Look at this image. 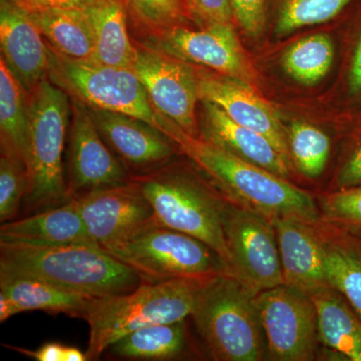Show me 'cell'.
Returning a JSON list of instances; mask_svg holds the SVG:
<instances>
[{
  "label": "cell",
  "instance_id": "obj_21",
  "mask_svg": "<svg viewBox=\"0 0 361 361\" xmlns=\"http://www.w3.org/2000/svg\"><path fill=\"white\" fill-rule=\"evenodd\" d=\"M318 317V336L324 346L344 360L361 361V319L331 287L310 294Z\"/></svg>",
  "mask_w": 361,
  "mask_h": 361
},
{
  "label": "cell",
  "instance_id": "obj_7",
  "mask_svg": "<svg viewBox=\"0 0 361 361\" xmlns=\"http://www.w3.org/2000/svg\"><path fill=\"white\" fill-rule=\"evenodd\" d=\"M104 250L146 283L180 278L206 279L228 273L223 259L204 242L156 225Z\"/></svg>",
  "mask_w": 361,
  "mask_h": 361
},
{
  "label": "cell",
  "instance_id": "obj_28",
  "mask_svg": "<svg viewBox=\"0 0 361 361\" xmlns=\"http://www.w3.org/2000/svg\"><path fill=\"white\" fill-rule=\"evenodd\" d=\"M325 268L329 287L361 319V246L353 242L325 246Z\"/></svg>",
  "mask_w": 361,
  "mask_h": 361
},
{
  "label": "cell",
  "instance_id": "obj_8",
  "mask_svg": "<svg viewBox=\"0 0 361 361\" xmlns=\"http://www.w3.org/2000/svg\"><path fill=\"white\" fill-rule=\"evenodd\" d=\"M47 78L85 106L135 116L161 132L165 116L154 108L133 68L75 61L49 47Z\"/></svg>",
  "mask_w": 361,
  "mask_h": 361
},
{
  "label": "cell",
  "instance_id": "obj_3",
  "mask_svg": "<svg viewBox=\"0 0 361 361\" xmlns=\"http://www.w3.org/2000/svg\"><path fill=\"white\" fill-rule=\"evenodd\" d=\"M206 279L142 282L127 293L96 297L84 318L90 327L87 360H99L118 339L135 330L184 322L193 312L197 292Z\"/></svg>",
  "mask_w": 361,
  "mask_h": 361
},
{
  "label": "cell",
  "instance_id": "obj_15",
  "mask_svg": "<svg viewBox=\"0 0 361 361\" xmlns=\"http://www.w3.org/2000/svg\"><path fill=\"white\" fill-rule=\"evenodd\" d=\"M196 70L200 101L216 104L235 123L264 135L292 163L288 133L274 108L252 85L202 66Z\"/></svg>",
  "mask_w": 361,
  "mask_h": 361
},
{
  "label": "cell",
  "instance_id": "obj_18",
  "mask_svg": "<svg viewBox=\"0 0 361 361\" xmlns=\"http://www.w3.org/2000/svg\"><path fill=\"white\" fill-rule=\"evenodd\" d=\"M270 221L276 232L284 284L307 294L329 287L325 245L308 222L296 217H274Z\"/></svg>",
  "mask_w": 361,
  "mask_h": 361
},
{
  "label": "cell",
  "instance_id": "obj_16",
  "mask_svg": "<svg viewBox=\"0 0 361 361\" xmlns=\"http://www.w3.org/2000/svg\"><path fill=\"white\" fill-rule=\"evenodd\" d=\"M85 106L104 142L130 176L132 171L137 176L163 167L174 156L177 146L149 123L125 114Z\"/></svg>",
  "mask_w": 361,
  "mask_h": 361
},
{
  "label": "cell",
  "instance_id": "obj_41",
  "mask_svg": "<svg viewBox=\"0 0 361 361\" xmlns=\"http://www.w3.org/2000/svg\"><path fill=\"white\" fill-rule=\"evenodd\" d=\"M87 355L77 348L66 346L65 361H85Z\"/></svg>",
  "mask_w": 361,
  "mask_h": 361
},
{
  "label": "cell",
  "instance_id": "obj_20",
  "mask_svg": "<svg viewBox=\"0 0 361 361\" xmlns=\"http://www.w3.org/2000/svg\"><path fill=\"white\" fill-rule=\"evenodd\" d=\"M0 243L32 246L96 245L90 239L75 198L23 219L2 223Z\"/></svg>",
  "mask_w": 361,
  "mask_h": 361
},
{
  "label": "cell",
  "instance_id": "obj_34",
  "mask_svg": "<svg viewBox=\"0 0 361 361\" xmlns=\"http://www.w3.org/2000/svg\"><path fill=\"white\" fill-rule=\"evenodd\" d=\"M234 20L251 39H258L267 25L271 0H230Z\"/></svg>",
  "mask_w": 361,
  "mask_h": 361
},
{
  "label": "cell",
  "instance_id": "obj_23",
  "mask_svg": "<svg viewBox=\"0 0 361 361\" xmlns=\"http://www.w3.org/2000/svg\"><path fill=\"white\" fill-rule=\"evenodd\" d=\"M0 292L13 301L18 313L44 311L49 314H66L85 318L96 297L66 290L33 278L0 276Z\"/></svg>",
  "mask_w": 361,
  "mask_h": 361
},
{
  "label": "cell",
  "instance_id": "obj_14",
  "mask_svg": "<svg viewBox=\"0 0 361 361\" xmlns=\"http://www.w3.org/2000/svg\"><path fill=\"white\" fill-rule=\"evenodd\" d=\"M68 195L71 198L92 190L125 184L132 176L109 148L87 106L71 99Z\"/></svg>",
  "mask_w": 361,
  "mask_h": 361
},
{
  "label": "cell",
  "instance_id": "obj_26",
  "mask_svg": "<svg viewBox=\"0 0 361 361\" xmlns=\"http://www.w3.org/2000/svg\"><path fill=\"white\" fill-rule=\"evenodd\" d=\"M186 346L184 322L161 323L135 330L110 348L118 357L139 360H171Z\"/></svg>",
  "mask_w": 361,
  "mask_h": 361
},
{
  "label": "cell",
  "instance_id": "obj_31",
  "mask_svg": "<svg viewBox=\"0 0 361 361\" xmlns=\"http://www.w3.org/2000/svg\"><path fill=\"white\" fill-rule=\"evenodd\" d=\"M28 191L25 166L16 157L1 153L0 158V222L16 217Z\"/></svg>",
  "mask_w": 361,
  "mask_h": 361
},
{
  "label": "cell",
  "instance_id": "obj_38",
  "mask_svg": "<svg viewBox=\"0 0 361 361\" xmlns=\"http://www.w3.org/2000/svg\"><path fill=\"white\" fill-rule=\"evenodd\" d=\"M9 348L37 361H65L66 346L56 342L45 343L37 350L14 348V346H9Z\"/></svg>",
  "mask_w": 361,
  "mask_h": 361
},
{
  "label": "cell",
  "instance_id": "obj_33",
  "mask_svg": "<svg viewBox=\"0 0 361 361\" xmlns=\"http://www.w3.org/2000/svg\"><path fill=\"white\" fill-rule=\"evenodd\" d=\"M322 207L330 220L361 231V185L329 195Z\"/></svg>",
  "mask_w": 361,
  "mask_h": 361
},
{
  "label": "cell",
  "instance_id": "obj_5",
  "mask_svg": "<svg viewBox=\"0 0 361 361\" xmlns=\"http://www.w3.org/2000/svg\"><path fill=\"white\" fill-rule=\"evenodd\" d=\"M70 97L49 78L28 94L30 166L25 201L35 210L70 201L63 165L71 116Z\"/></svg>",
  "mask_w": 361,
  "mask_h": 361
},
{
  "label": "cell",
  "instance_id": "obj_13",
  "mask_svg": "<svg viewBox=\"0 0 361 361\" xmlns=\"http://www.w3.org/2000/svg\"><path fill=\"white\" fill-rule=\"evenodd\" d=\"M90 239L104 249L159 225L151 204L134 179L75 197Z\"/></svg>",
  "mask_w": 361,
  "mask_h": 361
},
{
  "label": "cell",
  "instance_id": "obj_29",
  "mask_svg": "<svg viewBox=\"0 0 361 361\" xmlns=\"http://www.w3.org/2000/svg\"><path fill=\"white\" fill-rule=\"evenodd\" d=\"M275 32L288 35L306 26L334 20L355 0H274Z\"/></svg>",
  "mask_w": 361,
  "mask_h": 361
},
{
  "label": "cell",
  "instance_id": "obj_40",
  "mask_svg": "<svg viewBox=\"0 0 361 361\" xmlns=\"http://www.w3.org/2000/svg\"><path fill=\"white\" fill-rule=\"evenodd\" d=\"M16 314L18 312L11 299L0 292V322L4 323Z\"/></svg>",
  "mask_w": 361,
  "mask_h": 361
},
{
  "label": "cell",
  "instance_id": "obj_39",
  "mask_svg": "<svg viewBox=\"0 0 361 361\" xmlns=\"http://www.w3.org/2000/svg\"><path fill=\"white\" fill-rule=\"evenodd\" d=\"M349 89L351 94L361 92V37L353 54L351 63L350 73H349Z\"/></svg>",
  "mask_w": 361,
  "mask_h": 361
},
{
  "label": "cell",
  "instance_id": "obj_24",
  "mask_svg": "<svg viewBox=\"0 0 361 361\" xmlns=\"http://www.w3.org/2000/svg\"><path fill=\"white\" fill-rule=\"evenodd\" d=\"M26 13L52 51L75 61H94V32L85 9H49Z\"/></svg>",
  "mask_w": 361,
  "mask_h": 361
},
{
  "label": "cell",
  "instance_id": "obj_9",
  "mask_svg": "<svg viewBox=\"0 0 361 361\" xmlns=\"http://www.w3.org/2000/svg\"><path fill=\"white\" fill-rule=\"evenodd\" d=\"M269 220L238 204L226 205L228 273L255 294L284 284L276 232Z\"/></svg>",
  "mask_w": 361,
  "mask_h": 361
},
{
  "label": "cell",
  "instance_id": "obj_2",
  "mask_svg": "<svg viewBox=\"0 0 361 361\" xmlns=\"http://www.w3.org/2000/svg\"><path fill=\"white\" fill-rule=\"evenodd\" d=\"M0 276L33 278L92 297L127 293L142 283L134 271L94 244L0 243Z\"/></svg>",
  "mask_w": 361,
  "mask_h": 361
},
{
  "label": "cell",
  "instance_id": "obj_37",
  "mask_svg": "<svg viewBox=\"0 0 361 361\" xmlns=\"http://www.w3.org/2000/svg\"><path fill=\"white\" fill-rule=\"evenodd\" d=\"M336 185L339 190L361 185V142L342 166L337 176Z\"/></svg>",
  "mask_w": 361,
  "mask_h": 361
},
{
  "label": "cell",
  "instance_id": "obj_25",
  "mask_svg": "<svg viewBox=\"0 0 361 361\" xmlns=\"http://www.w3.org/2000/svg\"><path fill=\"white\" fill-rule=\"evenodd\" d=\"M0 135L1 153L30 166L28 94L0 59Z\"/></svg>",
  "mask_w": 361,
  "mask_h": 361
},
{
  "label": "cell",
  "instance_id": "obj_1",
  "mask_svg": "<svg viewBox=\"0 0 361 361\" xmlns=\"http://www.w3.org/2000/svg\"><path fill=\"white\" fill-rule=\"evenodd\" d=\"M166 120L161 132L236 204L269 219L296 217L308 223L317 220L318 210L310 194L214 142L188 134L169 118Z\"/></svg>",
  "mask_w": 361,
  "mask_h": 361
},
{
  "label": "cell",
  "instance_id": "obj_11",
  "mask_svg": "<svg viewBox=\"0 0 361 361\" xmlns=\"http://www.w3.org/2000/svg\"><path fill=\"white\" fill-rule=\"evenodd\" d=\"M256 304L271 360L314 357L319 341L318 317L310 294L282 284L256 294Z\"/></svg>",
  "mask_w": 361,
  "mask_h": 361
},
{
  "label": "cell",
  "instance_id": "obj_22",
  "mask_svg": "<svg viewBox=\"0 0 361 361\" xmlns=\"http://www.w3.org/2000/svg\"><path fill=\"white\" fill-rule=\"evenodd\" d=\"M85 11L94 32V61L132 68L135 44L130 39L125 4L121 0H99Z\"/></svg>",
  "mask_w": 361,
  "mask_h": 361
},
{
  "label": "cell",
  "instance_id": "obj_10",
  "mask_svg": "<svg viewBox=\"0 0 361 361\" xmlns=\"http://www.w3.org/2000/svg\"><path fill=\"white\" fill-rule=\"evenodd\" d=\"M139 44L185 63L237 78L253 87L257 85V73L233 25L197 30L184 25L171 26L149 32Z\"/></svg>",
  "mask_w": 361,
  "mask_h": 361
},
{
  "label": "cell",
  "instance_id": "obj_30",
  "mask_svg": "<svg viewBox=\"0 0 361 361\" xmlns=\"http://www.w3.org/2000/svg\"><path fill=\"white\" fill-rule=\"evenodd\" d=\"M288 145L292 163L301 174L310 179L322 174L331 148L329 135L311 123L296 121L288 130Z\"/></svg>",
  "mask_w": 361,
  "mask_h": 361
},
{
  "label": "cell",
  "instance_id": "obj_19",
  "mask_svg": "<svg viewBox=\"0 0 361 361\" xmlns=\"http://www.w3.org/2000/svg\"><path fill=\"white\" fill-rule=\"evenodd\" d=\"M201 102L203 104L202 139L214 142L283 179L290 177L291 161L284 158L267 137L235 123L216 104Z\"/></svg>",
  "mask_w": 361,
  "mask_h": 361
},
{
  "label": "cell",
  "instance_id": "obj_27",
  "mask_svg": "<svg viewBox=\"0 0 361 361\" xmlns=\"http://www.w3.org/2000/svg\"><path fill=\"white\" fill-rule=\"evenodd\" d=\"M334 59L329 35L317 33L298 40L282 56L285 73L299 84L314 85L326 77Z\"/></svg>",
  "mask_w": 361,
  "mask_h": 361
},
{
  "label": "cell",
  "instance_id": "obj_6",
  "mask_svg": "<svg viewBox=\"0 0 361 361\" xmlns=\"http://www.w3.org/2000/svg\"><path fill=\"white\" fill-rule=\"evenodd\" d=\"M165 166L132 177L151 204L159 225L204 242L229 269L224 232L227 202L191 176Z\"/></svg>",
  "mask_w": 361,
  "mask_h": 361
},
{
  "label": "cell",
  "instance_id": "obj_17",
  "mask_svg": "<svg viewBox=\"0 0 361 361\" xmlns=\"http://www.w3.org/2000/svg\"><path fill=\"white\" fill-rule=\"evenodd\" d=\"M1 59L27 94L47 78L49 45L25 11L0 0Z\"/></svg>",
  "mask_w": 361,
  "mask_h": 361
},
{
  "label": "cell",
  "instance_id": "obj_32",
  "mask_svg": "<svg viewBox=\"0 0 361 361\" xmlns=\"http://www.w3.org/2000/svg\"><path fill=\"white\" fill-rule=\"evenodd\" d=\"M135 18L149 32L183 25L188 14L183 0H127Z\"/></svg>",
  "mask_w": 361,
  "mask_h": 361
},
{
  "label": "cell",
  "instance_id": "obj_12",
  "mask_svg": "<svg viewBox=\"0 0 361 361\" xmlns=\"http://www.w3.org/2000/svg\"><path fill=\"white\" fill-rule=\"evenodd\" d=\"M132 68L159 114L188 134L199 137L196 106L200 101L196 68L135 42Z\"/></svg>",
  "mask_w": 361,
  "mask_h": 361
},
{
  "label": "cell",
  "instance_id": "obj_4",
  "mask_svg": "<svg viewBox=\"0 0 361 361\" xmlns=\"http://www.w3.org/2000/svg\"><path fill=\"white\" fill-rule=\"evenodd\" d=\"M191 316L215 360L257 361L264 356L256 294L229 273L201 284Z\"/></svg>",
  "mask_w": 361,
  "mask_h": 361
},
{
  "label": "cell",
  "instance_id": "obj_36",
  "mask_svg": "<svg viewBox=\"0 0 361 361\" xmlns=\"http://www.w3.org/2000/svg\"><path fill=\"white\" fill-rule=\"evenodd\" d=\"M25 13L49 11V9H85L99 0H9Z\"/></svg>",
  "mask_w": 361,
  "mask_h": 361
},
{
  "label": "cell",
  "instance_id": "obj_35",
  "mask_svg": "<svg viewBox=\"0 0 361 361\" xmlns=\"http://www.w3.org/2000/svg\"><path fill=\"white\" fill-rule=\"evenodd\" d=\"M189 20L200 28L221 25H234L230 0H183Z\"/></svg>",
  "mask_w": 361,
  "mask_h": 361
}]
</instances>
